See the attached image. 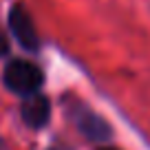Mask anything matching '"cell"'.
Wrapping results in <instances>:
<instances>
[{
  "mask_svg": "<svg viewBox=\"0 0 150 150\" xmlns=\"http://www.w3.org/2000/svg\"><path fill=\"white\" fill-rule=\"evenodd\" d=\"M44 77L42 71L38 69L35 64L24 60H13L11 64H7L5 69V84L9 91L20 95H33L38 93V88L42 86Z\"/></svg>",
  "mask_w": 150,
  "mask_h": 150,
  "instance_id": "1",
  "label": "cell"
},
{
  "mask_svg": "<svg viewBox=\"0 0 150 150\" xmlns=\"http://www.w3.org/2000/svg\"><path fill=\"white\" fill-rule=\"evenodd\" d=\"M9 27H11V31H13L16 40H18L27 51H35L38 49V44H40L38 31H35V27H33L31 16L27 13V9H24L22 5H16L13 9L9 11Z\"/></svg>",
  "mask_w": 150,
  "mask_h": 150,
  "instance_id": "2",
  "label": "cell"
},
{
  "mask_svg": "<svg viewBox=\"0 0 150 150\" xmlns=\"http://www.w3.org/2000/svg\"><path fill=\"white\" fill-rule=\"evenodd\" d=\"M49 115H51V106H49V99L42 95H29V99L22 104V119L27 126L31 128H40L47 124Z\"/></svg>",
  "mask_w": 150,
  "mask_h": 150,
  "instance_id": "3",
  "label": "cell"
},
{
  "mask_svg": "<svg viewBox=\"0 0 150 150\" xmlns=\"http://www.w3.org/2000/svg\"><path fill=\"white\" fill-rule=\"evenodd\" d=\"M5 51H7V40L2 38V33H0V55H2Z\"/></svg>",
  "mask_w": 150,
  "mask_h": 150,
  "instance_id": "4",
  "label": "cell"
},
{
  "mask_svg": "<svg viewBox=\"0 0 150 150\" xmlns=\"http://www.w3.org/2000/svg\"><path fill=\"white\" fill-rule=\"evenodd\" d=\"M106 150H108V148H106Z\"/></svg>",
  "mask_w": 150,
  "mask_h": 150,
  "instance_id": "5",
  "label": "cell"
}]
</instances>
